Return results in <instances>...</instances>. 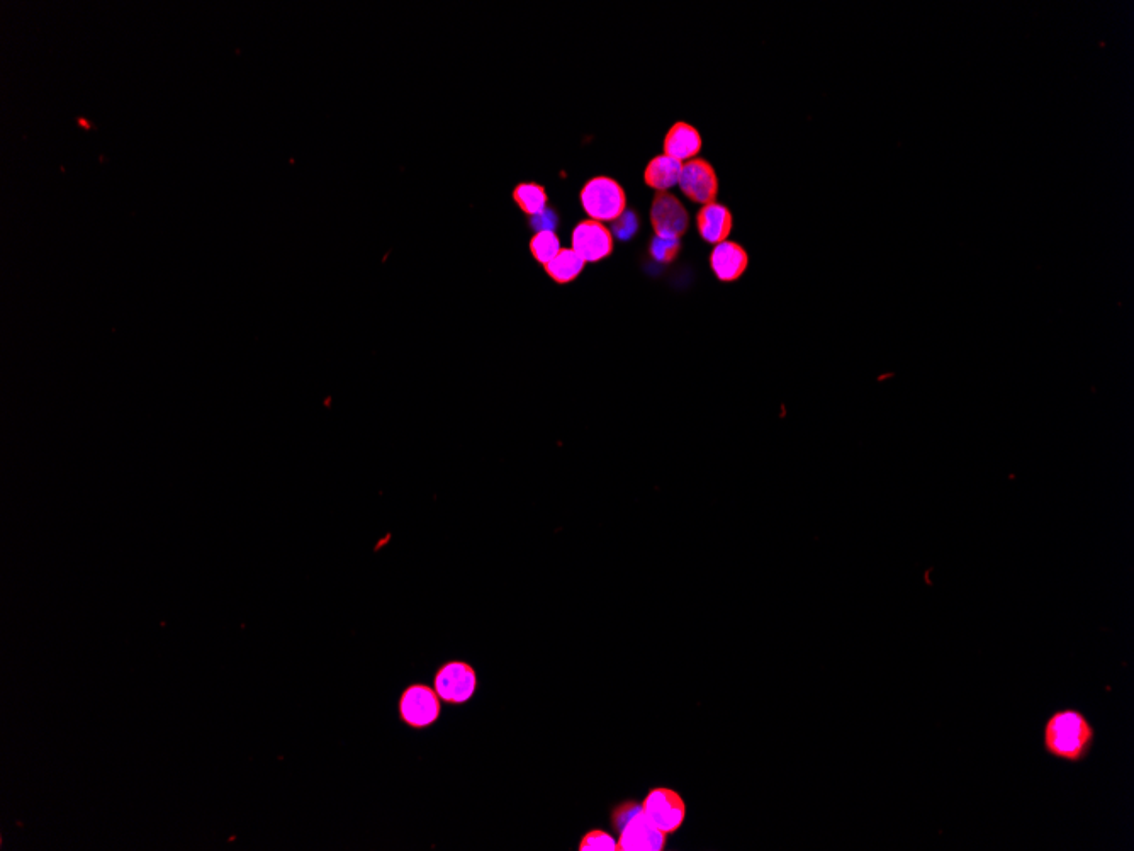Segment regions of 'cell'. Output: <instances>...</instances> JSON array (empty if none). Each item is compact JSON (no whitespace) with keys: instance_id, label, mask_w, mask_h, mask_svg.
Segmentation results:
<instances>
[{"instance_id":"obj_11","label":"cell","mask_w":1134,"mask_h":851,"mask_svg":"<svg viewBox=\"0 0 1134 851\" xmlns=\"http://www.w3.org/2000/svg\"><path fill=\"white\" fill-rule=\"evenodd\" d=\"M697 226L698 233L705 242L719 245L727 242V238L730 237V232L734 228V218L730 209L725 208L724 204H705L698 211Z\"/></svg>"},{"instance_id":"obj_5","label":"cell","mask_w":1134,"mask_h":851,"mask_svg":"<svg viewBox=\"0 0 1134 851\" xmlns=\"http://www.w3.org/2000/svg\"><path fill=\"white\" fill-rule=\"evenodd\" d=\"M399 717L413 729L430 728L440 717V697L435 688L413 683L399 699Z\"/></svg>"},{"instance_id":"obj_13","label":"cell","mask_w":1134,"mask_h":851,"mask_svg":"<svg viewBox=\"0 0 1134 851\" xmlns=\"http://www.w3.org/2000/svg\"><path fill=\"white\" fill-rule=\"evenodd\" d=\"M681 170H683V162L680 160L668 155H657L647 164L644 181L656 191H668L669 187L676 186L680 182Z\"/></svg>"},{"instance_id":"obj_17","label":"cell","mask_w":1134,"mask_h":851,"mask_svg":"<svg viewBox=\"0 0 1134 851\" xmlns=\"http://www.w3.org/2000/svg\"><path fill=\"white\" fill-rule=\"evenodd\" d=\"M579 851H617V841L603 829H591L579 841Z\"/></svg>"},{"instance_id":"obj_3","label":"cell","mask_w":1134,"mask_h":851,"mask_svg":"<svg viewBox=\"0 0 1134 851\" xmlns=\"http://www.w3.org/2000/svg\"><path fill=\"white\" fill-rule=\"evenodd\" d=\"M579 199L591 220L600 223L617 221L627 208L624 187L612 177H603V175L586 182V186L581 189Z\"/></svg>"},{"instance_id":"obj_18","label":"cell","mask_w":1134,"mask_h":851,"mask_svg":"<svg viewBox=\"0 0 1134 851\" xmlns=\"http://www.w3.org/2000/svg\"><path fill=\"white\" fill-rule=\"evenodd\" d=\"M681 243L676 238H661L656 237L651 242L649 252H651L652 259L661 262V264H671L678 255H680Z\"/></svg>"},{"instance_id":"obj_4","label":"cell","mask_w":1134,"mask_h":851,"mask_svg":"<svg viewBox=\"0 0 1134 851\" xmlns=\"http://www.w3.org/2000/svg\"><path fill=\"white\" fill-rule=\"evenodd\" d=\"M642 809L657 829L666 835H674L685 824L686 802L676 790L656 787L647 792Z\"/></svg>"},{"instance_id":"obj_10","label":"cell","mask_w":1134,"mask_h":851,"mask_svg":"<svg viewBox=\"0 0 1134 851\" xmlns=\"http://www.w3.org/2000/svg\"><path fill=\"white\" fill-rule=\"evenodd\" d=\"M710 267L719 281H739L749 267V255L739 243L722 242L713 248Z\"/></svg>"},{"instance_id":"obj_19","label":"cell","mask_w":1134,"mask_h":851,"mask_svg":"<svg viewBox=\"0 0 1134 851\" xmlns=\"http://www.w3.org/2000/svg\"><path fill=\"white\" fill-rule=\"evenodd\" d=\"M618 221H620V223H624V226L615 225V232H617V235L620 238H629L627 228H630V232H635V230H637V220H635V216L632 215V213H627V215H625L624 213V215L618 218Z\"/></svg>"},{"instance_id":"obj_16","label":"cell","mask_w":1134,"mask_h":851,"mask_svg":"<svg viewBox=\"0 0 1134 851\" xmlns=\"http://www.w3.org/2000/svg\"><path fill=\"white\" fill-rule=\"evenodd\" d=\"M530 252L539 264L547 265L561 252V243L552 230L537 232L535 237L530 240Z\"/></svg>"},{"instance_id":"obj_9","label":"cell","mask_w":1134,"mask_h":851,"mask_svg":"<svg viewBox=\"0 0 1134 851\" xmlns=\"http://www.w3.org/2000/svg\"><path fill=\"white\" fill-rule=\"evenodd\" d=\"M573 250L584 262H600L613 252V237L600 221H581L573 232Z\"/></svg>"},{"instance_id":"obj_7","label":"cell","mask_w":1134,"mask_h":851,"mask_svg":"<svg viewBox=\"0 0 1134 851\" xmlns=\"http://www.w3.org/2000/svg\"><path fill=\"white\" fill-rule=\"evenodd\" d=\"M651 223L656 237L680 240L688 230L690 218L680 199L666 191H659L652 201Z\"/></svg>"},{"instance_id":"obj_14","label":"cell","mask_w":1134,"mask_h":851,"mask_svg":"<svg viewBox=\"0 0 1134 851\" xmlns=\"http://www.w3.org/2000/svg\"><path fill=\"white\" fill-rule=\"evenodd\" d=\"M584 264L586 262L574 252L573 248H561V252L544 267L552 281H556L557 284H567L573 282L583 272Z\"/></svg>"},{"instance_id":"obj_1","label":"cell","mask_w":1134,"mask_h":851,"mask_svg":"<svg viewBox=\"0 0 1134 851\" xmlns=\"http://www.w3.org/2000/svg\"><path fill=\"white\" fill-rule=\"evenodd\" d=\"M1043 751L1053 760L1080 765L1089 760L1097 741V728L1084 711L1062 707L1046 717L1041 731Z\"/></svg>"},{"instance_id":"obj_2","label":"cell","mask_w":1134,"mask_h":851,"mask_svg":"<svg viewBox=\"0 0 1134 851\" xmlns=\"http://www.w3.org/2000/svg\"><path fill=\"white\" fill-rule=\"evenodd\" d=\"M618 851H664L668 835L657 829L637 801L620 802L610 812Z\"/></svg>"},{"instance_id":"obj_8","label":"cell","mask_w":1134,"mask_h":851,"mask_svg":"<svg viewBox=\"0 0 1134 851\" xmlns=\"http://www.w3.org/2000/svg\"><path fill=\"white\" fill-rule=\"evenodd\" d=\"M678 184L686 198L703 206L715 203V198L719 194L717 174L712 165L703 158H691L683 165Z\"/></svg>"},{"instance_id":"obj_15","label":"cell","mask_w":1134,"mask_h":851,"mask_svg":"<svg viewBox=\"0 0 1134 851\" xmlns=\"http://www.w3.org/2000/svg\"><path fill=\"white\" fill-rule=\"evenodd\" d=\"M513 201L527 216L542 215L547 206V192L534 182H523L513 189Z\"/></svg>"},{"instance_id":"obj_12","label":"cell","mask_w":1134,"mask_h":851,"mask_svg":"<svg viewBox=\"0 0 1134 851\" xmlns=\"http://www.w3.org/2000/svg\"><path fill=\"white\" fill-rule=\"evenodd\" d=\"M702 136L688 123H676L664 140V155L676 160H691L702 150Z\"/></svg>"},{"instance_id":"obj_6","label":"cell","mask_w":1134,"mask_h":851,"mask_svg":"<svg viewBox=\"0 0 1134 851\" xmlns=\"http://www.w3.org/2000/svg\"><path fill=\"white\" fill-rule=\"evenodd\" d=\"M478 677L464 661H450L440 666L435 675V692L445 704H466L476 694Z\"/></svg>"}]
</instances>
